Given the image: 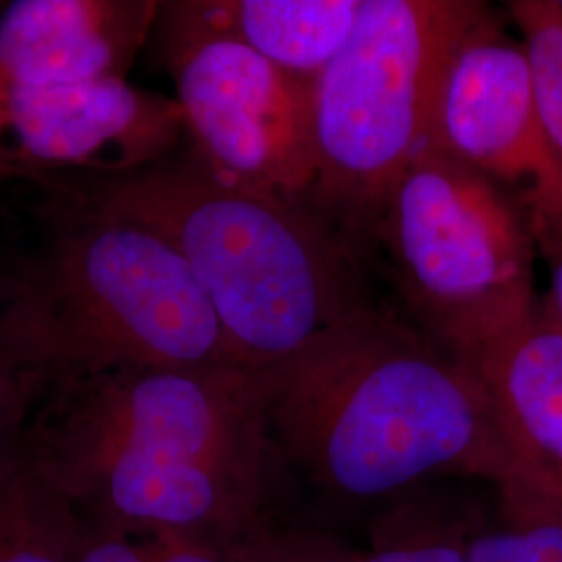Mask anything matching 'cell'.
Listing matches in <instances>:
<instances>
[{
  "instance_id": "cell-15",
  "label": "cell",
  "mask_w": 562,
  "mask_h": 562,
  "mask_svg": "<svg viewBox=\"0 0 562 562\" xmlns=\"http://www.w3.org/2000/svg\"><path fill=\"white\" fill-rule=\"evenodd\" d=\"M508 525L464 540V562H562V504L533 494L503 496Z\"/></svg>"
},
{
  "instance_id": "cell-21",
  "label": "cell",
  "mask_w": 562,
  "mask_h": 562,
  "mask_svg": "<svg viewBox=\"0 0 562 562\" xmlns=\"http://www.w3.org/2000/svg\"><path fill=\"white\" fill-rule=\"evenodd\" d=\"M538 257H542L550 278V292L543 296L562 327V217L546 213H527Z\"/></svg>"
},
{
  "instance_id": "cell-2",
  "label": "cell",
  "mask_w": 562,
  "mask_h": 562,
  "mask_svg": "<svg viewBox=\"0 0 562 562\" xmlns=\"http://www.w3.org/2000/svg\"><path fill=\"white\" fill-rule=\"evenodd\" d=\"M76 201L167 236L201 281L234 361L252 373L369 306L350 244L308 202L232 186L192 153L94 178Z\"/></svg>"
},
{
  "instance_id": "cell-5",
  "label": "cell",
  "mask_w": 562,
  "mask_h": 562,
  "mask_svg": "<svg viewBox=\"0 0 562 562\" xmlns=\"http://www.w3.org/2000/svg\"><path fill=\"white\" fill-rule=\"evenodd\" d=\"M373 236L419 329L457 361L540 302L538 246L521 202L429 144L390 188Z\"/></svg>"
},
{
  "instance_id": "cell-20",
  "label": "cell",
  "mask_w": 562,
  "mask_h": 562,
  "mask_svg": "<svg viewBox=\"0 0 562 562\" xmlns=\"http://www.w3.org/2000/svg\"><path fill=\"white\" fill-rule=\"evenodd\" d=\"M74 562H148L144 538L81 517V536Z\"/></svg>"
},
{
  "instance_id": "cell-10",
  "label": "cell",
  "mask_w": 562,
  "mask_h": 562,
  "mask_svg": "<svg viewBox=\"0 0 562 562\" xmlns=\"http://www.w3.org/2000/svg\"><path fill=\"white\" fill-rule=\"evenodd\" d=\"M159 15L155 0H15L0 11V71L27 86L125 80Z\"/></svg>"
},
{
  "instance_id": "cell-3",
  "label": "cell",
  "mask_w": 562,
  "mask_h": 562,
  "mask_svg": "<svg viewBox=\"0 0 562 562\" xmlns=\"http://www.w3.org/2000/svg\"><path fill=\"white\" fill-rule=\"evenodd\" d=\"M0 346L9 369L44 385L121 367H238L171 240L80 201L41 261L4 288Z\"/></svg>"
},
{
  "instance_id": "cell-11",
  "label": "cell",
  "mask_w": 562,
  "mask_h": 562,
  "mask_svg": "<svg viewBox=\"0 0 562 562\" xmlns=\"http://www.w3.org/2000/svg\"><path fill=\"white\" fill-rule=\"evenodd\" d=\"M492 404L519 480L501 492L562 503V327L548 302L462 362Z\"/></svg>"
},
{
  "instance_id": "cell-8",
  "label": "cell",
  "mask_w": 562,
  "mask_h": 562,
  "mask_svg": "<svg viewBox=\"0 0 562 562\" xmlns=\"http://www.w3.org/2000/svg\"><path fill=\"white\" fill-rule=\"evenodd\" d=\"M427 144L503 186L527 213L562 217V173L543 138L525 46L490 7L443 65Z\"/></svg>"
},
{
  "instance_id": "cell-1",
  "label": "cell",
  "mask_w": 562,
  "mask_h": 562,
  "mask_svg": "<svg viewBox=\"0 0 562 562\" xmlns=\"http://www.w3.org/2000/svg\"><path fill=\"white\" fill-rule=\"evenodd\" d=\"M259 375L285 471L327 503H383L440 477L519 480L475 375L373 304Z\"/></svg>"
},
{
  "instance_id": "cell-16",
  "label": "cell",
  "mask_w": 562,
  "mask_h": 562,
  "mask_svg": "<svg viewBox=\"0 0 562 562\" xmlns=\"http://www.w3.org/2000/svg\"><path fill=\"white\" fill-rule=\"evenodd\" d=\"M280 525L246 538L202 533H155L144 538L148 562H267Z\"/></svg>"
},
{
  "instance_id": "cell-13",
  "label": "cell",
  "mask_w": 562,
  "mask_h": 562,
  "mask_svg": "<svg viewBox=\"0 0 562 562\" xmlns=\"http://www.w3.org/2000/svg\"><path fill=\"white\" fill-rule=\"evenodd\" d=\"M81 515L21 448L0 477V562H74Z\"/></svg>"
},
{
  "instance_id": "cell-14",
  "label": "cell",
  "mask_w": 562,
  "mask_h": 562,
  "mask_svg": "<svg viewBox=\"0 0 562 562\" xmlns=\"http://www.w3.org/2000/svg\"><path fill=\"white\" fill-rule=\"evenodd\" d=\"M508 13L521 32L543 138L562 173V2L515 0Z\"/></svg>"
},
{
  "instance_id": "cell-19",
  "label": "cell",
  "mask_w": 562,
  "mask_h": 562,
  "mask_svg": "<svg viewBox=\"0 0 562 562\" xmlns=\"http://www.w3.org/2000/svg\"><path fill=\"white\" fill-rule=\"evenodd\" d=\"M267 562H362V554L329 533L280 527L273 536Z\"/></svg>"
},
{
  "instance_id": "cell-4",
  "label": "cell",
  "mask_w": 562,
  "mask_h": 562,
  "mask_svg": "<svg viewBox=\"0 0 562 562\" xmlns=\"http://www.w3.org/2000/svg\"><path fill=\"white\" fill-rule=\"evenodd\" d=\"M483 9L362 0L350 38L311 86L317 178L308 204L340 236L373 234L390 188L427 144L443 65Z\"/></svg>"
},
{
  "instance_id": "cell-6",
  "label": "cell",
  "mask_w": 562,
  "mask_h": 562,
  "mask_svg": "<svg viewBox=\"0 0 562 562\" xmlns=\"http://www.w3.org/2000/svg\"><path fill=\"white\" fill-rule=\"evenodd\" d=\"M113 450L285 473L261 375L241 367H121L48 383L23 452L57 462Z\"/></svg>"
},
{
  "instance_id": "cell-18",
  "label": "cell",
  "mask_w": 562,
  "mask_h": 562,
  "mask_svg": "<svg viewBox=\"0 0 562 562\" xmlns=\"http://www.w3.org/2000/svg\"><path fill=\"white\" fill-rule=\"evenodd\" d=\"M362 562H464V542L436 529H406L387 536Z\"/></svg>"
},
{
  "instance_id": "cell-12",
  "label": "cell",
  "mask_w": 562,
  "mask_h": 562,
  "mask_svg": "<svg viewBox=\"0 0 562 562\" xmlns=\"http://www.w3.org/2000/svg\"><path fill=\"white\" fill-rule=\"evenodd\" d=\"M202 20L313 86L350 38L362 0H194Z\"/></svg>"
},
{
  "instance_id": "cell-17",
  "label": "cell",
  "mask_w": 562,
  "mask_h": 562,
  "mask_svg": "<svg viewBox=\"0 0 562 562\" xmlns=\"http://www.w3.org/2000/svg\"><path fill=\"white\" fill-rule=\"evenodd\" d=\"M46 385L41 380L0 369V477L18 462L23 436Z\"/></svg>"
},
{
  "instance_id": "cell-22",
  "label": "cell",
  "mask_w": 562,
  "mask_h": 562,
  "mask_svg": "<svg viewBox=\"0 0 562 562\" xmlns=\"http://www.w3.org/2000/svg\"><path fill=\"white\" fill-rule=\"evenodd\" d=\"M2 299H4V288H0V308H2ZM0 369L13 371V369H9V364L4 362V357H2V346H0ZM18 373H20V371H18Z\"/></svg>"
},
{
  "instance_id": "cell-9",
  "label": "cell",
  "mask_w": 562,
  "mask_h": 562,
  "mask_svg": "<svg viewBox=\"0 0 562 562\" xmlns=\"http://www.w3.org/2000/svg\"><path fill=\"white\" fill-rule=\"evenodd\" d=\"M183 134L176 99L127 80L27 86L0 71V176H121L169 159Z\"/></svg>"
},
{
  "instance_id": "cell-7",
  "label": "cell",
  "mask_w": 562,
  "mask_h": 562,
  "mask_svg": "<svg viewBox=\"0 0 562 562\" xmlns=\"http://www.w3.org/2000/svg\"><path fill=\"white\" fill-rule=\"evenodd\" d=\"M153 41L196 161L232 186L308 202L317 178L311 86L206 23L194 0L159 2Z\"/></svg>"
}]
</instances>
